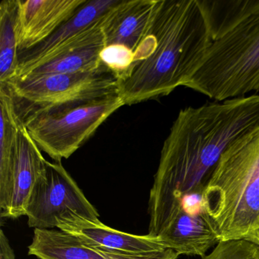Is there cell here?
Masks as SVG:
<instances>
[{
  "label": "cell",
  "mask_w": 259,
  "mask_h": 259,
  "mask_svg": "<svg viewBox=\"0 0 259 259\" xmlns=\"http://www.w3.org/2000/svg\"><path fill=\"white\" fill-rule=\"evenodd\" d=\"M258 128L259 95L180 110L163 143L150 192L149 231L183 209V198L202 196L223 154Z\"/></svg>",
  "instance_id": "cell-1"
},
{
  "label": "cell",
  "mask_w": 259,
  "mask_h": 259,
  "mask_svg": "<svg viewBox=\"0 0 259 259\" xmlns=\"http://www.w3.org/2000/svg\"><path fill=\"white\" fill-rule=\"evenodd\" d=\"M210 43L197 0H157L134 66L119 80L118 95L125 105L167 96L196 72Z\"/></svg>",
  "instance_id": "cell-2"
},
{
  "label": "cell",
  "mask_w": 259,
  "mask_h": 259,
  "mask_svg": "<svg viewBox=\"0 0 259 259\" xmlns=\"http://www.w3.org/2000/svg\"><path fill=\"white\" fill-rule=\"evenodd\" d=\"M202 207L220 242L245 240L259 246V128L223 154L203 192Z\"/></svg>",
  "instance_id": "cell-3"
},
{
  "label": "cell",
  "mask_w": 259,
  "mask_h": 259,
  "mask_svg": "<svg viewBox=\"0 0 259 259\" xmlns=\"http://www.w3.org/2000/svg\"><path fill=\"white\" fill-rule=\"evenodd\" d=\"M196 72L184 87L216 101L259 91V0L210 40Z\"/></svg>",
  "instance_id": "cell-4"
},
{
  "label": "cell",
  "mask_w": 259,
  "mask_h": 259,
  "mask_svg": "<svg viewBox=\"0 0 259 259\" xmlns=\"http://www.w3.org/2000/svg\"><path fill=\"white\" fill-rule=\"evenodd\" d=\"M125 105L119 95L18 114L40 150L55 161L69 158L113 113Z\"/></svg>",
  "instance_id": "cell-5"
},
{
  "label": "cell",
  "mask_w": 259,
  "mask_h": 259,
  "mask_svg": "<svg viewBox=\"0 0 259 259\" xmlns=\"http://www.w3.org/2000/svg\"><path fill=\"white\" fill-rule=\"evenodd\" d=\"M10 89L18 114L118 95L119 79L104 64L91 72L14 78Z\"/></svg>",
  "instance_id": "cell-6"
},
{
  "label": "cell",
  "mask_w": 259,
  "mask_h": 259,
  "mask_svg": "<svg viewBox=\"0 0 259 259\" xmlns=\"http://www.w3.org/2000/svg\"><path fill=\"white\" fill-rule=\"evenodd\" d=\"M73 213L92 221L99 213L83 193L61 161L47 160L45 171L36 182L28 203V226L34 229H54L57 220Z\"/></svg>",
  "instance_id": "cell-7"
},
{
  "label": "cell",
  "mask_w": 259,
  "mask_h": 259,
  "mask_svg": "<svg viewBox=\"0 0 259 259\" xmlns=\"http://www.w3.org/2000/svg\"><path fill=\"white\" fill-rule=\"evenodd\" d=\"M57 228L95 246L116 254L138 257L160 255L170 251L149 234L134 235L114 230L98 221L69 213L57 220Z\"/></svg>",
  "instance_id": "cell-8"
},
{
  "label": "cell",
  "mask_w": 259,
  "mask_h": 259,
  "mask_svg": "<svg viewBox=\"0 0 259 259\" xmlns=\"http://www.w3.org/2000/svg\"><path fill=\"white\" fill-rule=\"evenodd\" d=\"M88 0H17L19 54L37 46L67 22Z\"/></svg>",
  "instance_id": "cell-9"
},
{
  "label": "cell",
  "mask_w": 259,
  "mask_h": 259,
  "mask_svg": "<svg viewBox=\"0 0 259 259\" xmlns=\"http://www.w3.org/2000/svg\"><path fill=\"white\" fill-rule=\"evenodd\" d=\"M101 22L102 19L28 73L16 78L91 72L100 69L103 66L101 53L106 46Z\"/></svg>",
  "instance_id": "cell-10"
},
{
  "label": "cell",
  "mask_w": 259,
  "mask_h": 259,
  "mask_svg": "<svg viewBox=\"0 0 259 259\" xmlns=\"http://www.w3.org/2000/svg\"><path fill=\"white\" fill-rule=\"evenodd\" d=\"M118 2L119 0H88L74 16L47 40L19 54V66L14 78L28 73L81 33L99 22Z\"/></svg>",
  "instance_id": "cell-11"
},
{
  "label": "cell",
  "mask_w": 259,
  "mask_h": 259,
  "mask_svg": "<svg viewBox=\"0 0 259 259\" xmlns=\"http://www.w3.org/2000/svg\"><path fill=\"white\" fill-rule=\"evenodd\" d=\"M47 160L19 118L10 201L3 218L25 216L30 194L46 167Z\"/></svg>",
  "instance_id": "cell-12"
},
{
  "label": "cell",
  "mask_w": 259,
  "mask_h": 259,
  "mask_svg": "<svg viewBox=\"0 0 259 259\" xmlns=\"http://www.w3.org/2000/svg\"><path fill=\"white\" fill-rule=\"evenodd\" d=\"M28 254L40 259H178L174 250L151 257L116 254L84 242L75 235L54 229H34Z\"/></svg>",
  "instance_id": "cell-13"
},
{
  "label": "cell",
  "mask_w": 259,
  "mask_h": 259,
  "mask_svg": "<svg viewBox=\"0 0 259 259\" xmlns=\"http://www.w3.org/2000/svg\"><path fill=\"white\" fill-rule=\"evenodd\" d=\"M157 239L180 256H199L201 258L220 242L216 227L204 210L196 213L180 210Z\"/></svg>",
  "instance_id": "cell-14"
},
{
  "label": "cell",
  "mask_w": 259,
  "mask_h": 259,
  "mask_svg": "<svg viewBox=\"0 0 259 259\" xmlns=\"http://www.w3.org/2000/svg\"><path fill=\"white\" fill-rule=\"evenodd\" d=\"M157 1L119 0L102 19L106 46L122 45L136 54L149 28Z\"/></svg>",
  "instance_id": "cell-15"
},
{
  "label": "cell",
  "mask_w": 259,
  "mask_h": 259,
  "mask_svg": "<svg viewBox=\"0 0 259 259\" xmlns=\"http://www.w3.org/2000/svg\"><path fill=\"white\" fill-rule=\"evenodd\" d=\"M0 209L4 213L10 201L19 124L13 97L5 85H0Z\"/></svg>",
  "instance_id": "cell-16"
},
{
  "label": "cell",
  "mask_w": 259,
  "mask_h": 259,
  "mask_svg": "<svg viewBox=\"0 0 259 259\" xmlns=\"http://www.w3.org/2000/svg\"><path fill=\"white\" fill-rule=\"evenodd\" d=\"M17 10V0H3L0 4V84L13 79L19 66Z\"/></svg>",
  "instance_id": "cell-17"
},
{
  "label": "cell",
  "mask_w": 259,
  "mask_h": 259,
  "mask_svg": "<svg viewBox=\"0 0 259 259\" xmlns=\"http://www.w3.org/2000/svg\"><path fill=\"white\" fill-rule=\"evenodd\" d=\"M101 60L103 64L120 80L134 65L136 54L122 45H109L101 51Z\"/></svg>",
  "instance_id": "cell-18"
},
{
  "label": "cell",
  "mask_w": 259,
  "mask_h": 259,
  "mask_svg": "<svg viewBox=\"0 0 259 259\" xmlns=\"http://www.w3.org/2000/svg\"><path fill=\"white\" fill-rule=\"evenodd\" d=\"M201 259H259V246L245 240L220 242Z\"/></svg>",
  "instance_id": "cell-19"
},
{
  "label": "cell",
  "mask_w": 259,
  "mask_h": 259,
  "mask_svg": "<svg viewBox=\"0 0 259 259\" xmlns=\"http://www.w3.org/2000/svg\"><path fill=\"white\" fill-rule=\"evenodd\" d=\"M0 259H16L14 251L3 230L0 234Z\"/></svg>",
  "instance_id": "cell-20"
}]
</instances>
